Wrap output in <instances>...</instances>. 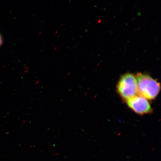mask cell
<instances>
[{
    "label": "cell",
    "instance_id": "6da1fadb",
    "mask_svg": "<svg viewBox=\"0 0 161 161\" xmlns=\"http://www.w3.org/2000/svg\"><path fill=\"white\" fill-rule=\"evenodd\" d=\"M136 77L139 95L148 100L155 99L160 91L159 82L157 79H154L147 74L138 73Z\"/></svg>",
    "mask_w": 161,
    "mask_h": 161
},
{
    "label": "cell",
    "instance_id": "7a4b0ae2",
    "mask_svg": "<svg viewBox=\"0 0 161 161\" xmlns=\"http://www.w3.org/2000/svg\"><path fill=\"white\" fill-rule=\"evenodd\" d=\"M117 91L119 96L125 101L137 95L136 76L131 73L122 75L117 84Z\"/></svg>",
    "mask_w": 161,
    "mask_h": 161
},
{
    "label": "cell",
    "instance_id": "277c9868",
    "mask_svg": "<svg viewBox=\"0 0 161 161\" xmlns=\"http://www.w3.org/2000/svg\"><path fill=\"white\" fill-rule=\"evenodd\" d=\"M2 42H3V40H2V37H1V35H0V46L2 44Z\"/></svg>",
    "mask_w": 161,
    "mask_h": 161
},
{
    "label": "cell",
    "instance_id": "3957f363",
    "mask_svg": "<svg viewBox=\"0 0 161 161\" xmlns=\"http://www.w3.org/2000/svg\"><path fill=\"white\" fill-rule=\"evenodd\" d=\"M125 101L128 107L139 115H145L152 112V108L149 101L141 95H136Z\"/></svg>",
    "mask_w": 161,
    "mask_h": 161
}]
</instances>
